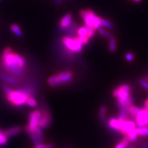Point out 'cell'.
<instances>
[{"label":"cell","mask_w":148,"mask_h":148,"mask_svg":"<svg viewBox=\"0 0 148 148\" xmlns=\"http://www.w3.org/2000/svg\"><path fill=\"white\" fill-rule=\"evenodd\" d=\"M7 100L15 106H21L26 104L29 96H32L29 89H21L18 90H11L6 94Z\"/></svg>","instance_id":"6da1fadb"},{"label":"cell","mask_w":148,"mask_h":148,"mask_svg":"<svg viewBox=\"0 0 148 148\" xmlns=\"http://www.w3.org/2000/svg\"><path fill=\"white\" fill-rule=\"evenodd\" d=\"M85 25L92 28L95 30H98L101 26V18L95 14L91 10H82L80 12Z\"/></svg>","instance_id":"7a4b0ae2"},{"label":"cell","mask_w":148,"mask_h":148,"mask_svg":"<svg viewBox=\"0 0 148 148\" xmlns=\"http://www.w3.org/2000/svg\"><path fill=\"white\" fill-rule=\"evenodd\" d=\"M72 78L73 73L71 72L65 71L50 77L48 80V83L51 87H57L70 82Z\"/></svg>","instance_id":"3957f363"},{"label":"cell","mask_w":148,"mask_h":148,"mask_svg":"<svg viewBox=\"0 0 148 148\" xmlns=\"http://www.w3.org/2000/svg\"><path fill=\"white\" fill-rule=\"evenodd\" d=\"M41 117V112L39 110H33L29 114V124L25 128L27 133H34L35 130L39 127L40 120Z\"/></svg>","instance_id":"277c9868"},{"label":"cell","mask_w":148,"mask_h":148,"mask_svg":"<svg viewBox=\"0 0 148 148\" xmlns=\"http://www.w3.org/2000/svg\"><path fill=\"white\" fill-rule=\"evenodd\" d=\"M62 43L66 47L71 51L80 53L83 49V44L78 38H71L64 36L62 38Z\"/></svg>","instance_id":"5b68a950"},{"label":"cell","mask_w":148,"mask_h":148,"mask_svg":"<svg viewBox=\"0 0 148 148\" xmlns=\"http://www.w3.org/2000/svg\"><path fill=\"white\" fill-rule=\"evenodd\" d=\"M135 119L138 127L148 126V110L145 108L141 109Z\"/></svg>","instance_id":"8992f818"},{"label":"cell","mask_w":148,"mask_h":148,"mask_svg":"<svg viewBox=\"0 0 148 148\" xmlns=\"http://www.w3.org/2000/svg\"><path fill=\"white\" fill-rule=\"evenodd\" d=\"M136 128L135 122L132 120H128V119H124L121 128L120 130V132L123 135H126L130 132L132 131Z\"/></svg>","instance_id":"52a82bcc"},{"label":"cell","mask_w":148,"mask_h":148,"mask_svg":"<svg viewBox=\"0 0 148 148\" xmlns=\"http://www.w3.org/2000/svg\"><path fill=\"white\" fill-rule=\"evenodd\" d=\"M123 120H124L119 119L118 117H111L107 122L108 127L109 128L112 130L113 131L119 132L122 127Z\"/></svg>","instance_id":"ba28073f"},{"label":"cell","mask_w":148,"mask_h":148,"mask_svg":"<svg viewBox=\"0 0 148 148\" xmlns=\"http://www.w3.org/2000/svg\"><path fill=\"white\" fill-rule=\"evenodd\" d=\"M51 123V117L48 112H41V117L39 123V127L43 129L47 128Z\"/></svg>","instance_id":"9c48e42d"},{"label":"cell","mask_w":148,"mask_h":148,"mask_svg":"<svg viewBox=\"0 0 148 148\" xmlns=\"http://www.w3.org/2000/svg\"><path fill=\"white\" fill-rule=\"evenodd\" d=\"M2 60L4 67L8 72L10 70V68L12 66H13L14 64H16L14 59V53H13L9 54L5 58L3 59Z\"/></svg>","instance_id":"30bf717a"},{"label":"cell","mask_w":148,"mask_h":148,"mask_svg":"<svg viewBox=\"0 0 148 148\" xmlns=\"http://www.w3.org/2000/svg\"><path fill=\"white\" fill-rule=\"evenodd\" d=\"M21 131L22 128L21 127L15 126L6 130L5 131H4V133L6 135V136L9 138L18 135V133H20L21 132Z\"/></svg>","instance_id":"8fae6325"},{"label":"cell","mask_w":148,"mask_h":148,"mask_svg":"<svg viewBox=\"0 0 148 148\" xmlns=\"http://www.w3.org/2000/svg\"><path fill=\"white\" fill-rule=\"evenodd\" d=\"M72 15L71 14H67L66 16H64L62 18V19L60 21V26L63 28V29L68 27L72 21Z\"/></svg>","instance_id":"7c38bea8"},{"label":"cell","mask_w":148,"mask_h":148,"mask_svg":"<svg viewBox=\"0 0 148 148\" xmlns=\"http://www.w3.org/2000/svg\"><path fill=\"white\" fill-rule=\"evenodd\" d=\"M135 132L138 136H148V126L135 128Z\"/></svg>","instance_id":"4fadbf2b"},{"label":"cell","mask_w":148,"mask_h":148,"mask_svg":"<svg viewBox=\"0 0 148 148\" xmlns=\"http://www.w3.org/2000/svg\"><path fill=\"white\" fill-rule=\"evenodd\" d=\"M140 110H141V109L140 108L137 107L136 106L132 105L128 109V114H129L132 117H135H135L137 116L139 112H140Z\"/></svg>","instance_id":"5bb4252c"},{"label":"cell","mask_w":148,"mask_h":148,"mask_svg":"<svg viewBox=\"0 0 148 148\" xmlns=\"http://www.w3.org/2000/svg\"><path fill=\"white\" fill-rule=\"evenodd\" d=\"M0 79L7 83H9V84H16L17 83L16 78L4 75V74H0Z\"/></svg>","instance_id":"9a60e30c"},{"label":"cell","mask_w":148,"mask_h":148,"mask_svg":"<svg viewBox=\"0 0 148 148\" xmlns=\"http://www.w3.org/2000/svg\"><path fill=\"white\" fill-rule=\"evenodd\" d=\"M130 141L127 135L124 137V138L122 141H120L119 143L115 145V148H126L127 146L130 144Z\"/></svg>","instance_id":"2e32d148"},{"label":"cell","mask_w":148,"mask_h":148,"mask_svg":"<svg viewBox=\"0 0 148 148\" xmlns=\"http://www.w3.org/2000/svg\"><path fill=\"white\" fill-rule=\"evenodd\" d=\"M106 112H107V109L105 106H101L99 110V117L101 122L104 123L106 122Z\"/></svg>","instance_id":"e0dca14e"},{"label":"cell","mask_w":148,"mask_h":148,"mask_svg":"<svg viewBox=\"0 0 148 148\" xmlns=\"http://www.w3.org/2000/svg\"><path fill=\"white\" fill-rule=\"evenodd\" d=\"M117 49V41L116 39L114 37H112L109 39V50L110 52H114Z\"/></svg>","instance_id":"ac0fdd59"},{"label":"cell","mask_w":148,"mask_h":148,"mask_svg":"<svg viewBox=\"0 0 148 148\" xmlns=\"http://www.w3.org/2000/svg\"><path fill=\"white\" fill-rule=\"evenodd\" d=\"M11 30L12 32L18 37H21L22 36V32L21 28L17 24H12L11 25Z\"/></svg>","instance_id":"d6986e66"},{"label":"cell","mask_w":148,"mask_h":148,"mask_svg":"<svg viewBox=\"0 0 148 148\" xmlns=\"http://www.w3.org/2000/svg\"><path fill=\"white\" fill-rule=\"evenodd\" d=\"M98 32H99V34H100V35L104 37V38L110 39V38H112V34H111L110 32H109L107 30L103 29L102 27L99 28V29H98Z\"/></svg>","instance_id":"ffe728a7"},{"label":"cell","mask_w":148,"mask_h":148,"mask_svg":"<svg viewBox=\"0 0 148 148\" xmlns=\"http://www.w3.org/2000/svg\"><path fill=\"white\" fill-rule=\"evenodd\" d=\"M26 105L31 108H35L37 106V102L34 98V97L33 96H30L28 98L27 101H26Z\"/></svg>","instance_id":"44dd1931"},{"label":"cell","mask_w":148,"mask_h":148,"mask_svg":"<svg viewBox=\"0 0 148 148\" xmlns=\"http://www.w3.org/2000/svg\"><path fill=\"white\" fill-rule=\"evenodd\" d=\"M126 135L129 138V140H130V142H135V141H136L137 140L138 137V135L135 132V129L133 130L132 131L128 133Z\"/></svg>","instance_id":"7402d4cb"},{"label":"cell","mask_w":148,"mask_h":148,"mask_svg":"<svg viewBox=\"0 0 148 148\" xmlns=\"http://www.w3.org/2000/svg\"><path fill=\"white\" fill-rule=\"evenodd\" d=\"M77 34L78 36H86L88 38V31L86 26L80 27L79 29L77 30Z\"/></svg>","instance_id":"603a6c76"},{"label":"cell","mask_w":148,"mask_h":148,"mask_svg":"<svg viewBox=\"0 0 148 148\" xmlns=\"http://www.w3.org/2000/svg\"><path fill=\"white\" fill-rule=\"evenodd\" d=\"M101 26L104 27L108 29H112L114 28V25L110 21H107L106 19L101 18Z\"/></svg>","instance_id":"cb8c5ba5"},{"label":"cell","mask_w":148,"mask_h":148,"mask_svg":"<svg viewBox=\"0 0 148 148\" xmlns=\"http://www.w3.org/2000/svg\"><path fill=\"white\" fill-rule=\"evenodd\" d=\"M8 138L4 134V132L0 130V146L5 145L8 142Z\"/></svg>","instance_id":"d4e9b609"},{"label":"cell","mask_w":148,"mask_h":148,"mask_svg":"<svg viewBox=\"0 0 148 148\" xmlns=\"http://www.w3.org/2000/svg\"><path fill=\"white\" fill-rule=\"evenodd\" d=\"M36 135L37 136V137H38V138L39 139V140L42 142L44 141V135H43V133L42 132V130H41V128L40 127H38L36 130L34 132Z\"/></svg>","instance_id":"484cf974"},{"label":"cell","mask_w":148,"mask_h":148,"mask_svg":"<svg viewBox=\"0 0 148 148\" xmlns=\"http://www.w3.org/2000/svg\"><path fill=\"white\" fill-rule=\"evenodd\" d=\"M54 145L51 143H48V144H45V143H40L38 144L35 145V146L33 148H53Z\"/></svg>","instance_id":"4316f807"},{"label":"cell","mask_w":148,"mask_h":148,"mask_svg":"<svg viewBox=\"0 0 148 148\" xmlns=\"http://www.w3.org/2000/svg\"><path fill=\"white\" fill-rule=\"evenodd\" d=\"M29 135V137L30 138L31 140L34 142V143L35 145L38 144V143H41V141L39 140V139L37 137V136L36 135V134L35 133H28Z\"/></svg>","instance_id":"83f0119b"},{"label":"cell","mask_w":148,"mask_h":148,"mask_svg":"<svg viewBox=\"0 0 148 148\" xmlns=\"http://www.w3.org/2000/svg\"><path fill=\"white\" fill-rule=\"evenodd\" d=\"M138 83L143 89L145 90H148V82L146 81L144 78H140L138 80Z\"/></svg>","instance_id":"f1b7e54d"},{"label":"cell","mask_w":148,"mask_h":148,"mask_svg":"<svg viewBox=\"0 0 148 148\" xmlns=\"http://www.w3.org/2000/svg\"><path fill=\"white\" fill-rule=\"evenodd\" d=\"M118 89L123 90V91H130V92L132 90V88L128 84H122L119 85L118 87H117Z\"/></svg>","instance_id":"f546056e"},{"label":"cell","mask_w":148,"mask_h":148,"mask_svg":"<svg viewBox=\"0 0 148 148\" xmlns=\"http://www.w3.org/2000/svg\"><path fill=\"white\" fill-rule=\"evenodd\" d=\"M85 26L86 27L87 31H88V38L90 39L91 38H92V37H93L95 35V30L90 27H88L87 25H85Z\"/></svg>","instance_id":"4dcf8cb0"},{"label":"cell","mask_w":148,"mask_h":148,"mask_svg":"<svg viewBox=\"0 0 148 148\" xmlns=\"http://www.w3.org/2000/svg\"><path fill=\"white\" fill-rule=\"evenodd\" d=\"M125 59L128 62H132L134 60V55L132 53H126L125 56Z\"/></svg>","instance_id":"1f68e13d"},{"label":"cell","mask_w":148,"mask_h":148,"mask_svg":"<svg viewBox=\"0 0 148 148\" xmlns=\"http://www.w3.org/2000/svg\"><path fill=\"white\" fill-rule=\"evenodd\" d=\"M11 53H12V49L11 48L8 47V48H5V49L4 50L3 55H2V59H4V58H5L9 54H10Z\"/></svg>","instance_id":"d6a6232c"},{"label":"cell","mask_w":148,"mask_h":148,"mask_svg":"<svg viewBox=\"0 0 148 148\" xmlns=\"http://www.w3.org/2000/svg\"><path fill=\"white\" fill-rule=\"evenodd\" d=\"M79 40L81 41V42L82 43L83 45H86L88 43V41H89V38H88L86 36H78V37Z\"/></svg>","instance_id":"836d02e7"},{"label":"cell","mask_w":148,"mask_h":148,"mask_svg":"<svg viewBox=\"0 0 148 148\" xmlns=\"http://www.w3.org/2000/svg\"><path fill=\"white\" fill-rule=\"evenodd\" d=\"M140 146L142 148H148V142L142 141L140 142Z\"/></svg>","instance_id":"e575fe53"},{"label":"cell","mask_w":148,"mask_h":148,"mask_svg":"<svg viewBox=\"0 0 148 148\" xmlns=\"http://www.w3.org/2000/svg\"><path fill=\"white\" fill-rule=\"evenodd\" d=\"M146 110H148V99H146L144 102V107Z\"/></svg>","instance_id":"d590c367"},{"label":"cell","mask_w":148,"mask_h":148,"mask_svg":"<svg viewBox=\"0 0 148 148\" xmlns=\"http://www.w3.org/2000/svg\"><path fill=\"white\" fill-rule=\"evenodd\" d=\"M61 2H62V0H56L55 1V3L56 4H57V5H58V4H59Z\"/></svg>","instance_id":"8d00e7d4"},{"label":"cell","mask_w":148,"mask_h":148,"mask_svg":"<svg viewBox=\"0 0 148 148\" xmlns=\"http://www.w3.org/2000/svg\"><path fill=\"white\" fill-rule=\"evenodd\" d=\"M126 148H136V147H135L134 146H132V145H130L129 144V145L127 146Z\"/></svg>","instance_id":"74e56055"},{"label":"cell","mask_w":148,"mask_h":148,"mask_svg":"<svg viewBox=\"0 0 148 148\" xmlns=\"http://www.w3.org/2000/svg\"><path fill=\"white\" fill-rule=\"evenodd\" d=\"M144 79H145L146 81H147V82H148V75L145 76V78H144Z\"/></svg>","instance_id":"f35d334b"},{"label":"cell","mask_w":148,"mask_h":148,"mask_svg":"<svg viewBox=\"0 0 148 148\" xmlns=\"http://www.w3.org/2000/svg\"><path fill=\"white\" fill-rule=\"evenodd\" d=\"M132 1H135V2H140L141 0H132Z\"/></svg>","instance_id":"ab89813d"},{"label":"cell","mask_w":148,"mask_h":148,"mask_svg":"<svg viewBox=\"0 0 148 148\" xmlns=\"http://www.w3.org/2000/svg\"><path fill=\"white\" fill-rule=\"evenodd\" d=\"M69 148H71V147H69Z\"/></svg>","instance_id":"60d3db41"}]
</instances>
